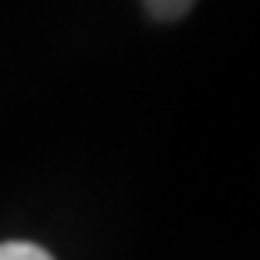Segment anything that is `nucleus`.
<instances>
[{
    "label": "nucleus",
    "instance_id": "obj_1",
    "mask_svg": "<svg viewBox=\"0 0 260 260\" xmlns=\"http://www.w3.org/2000/svg\"><path fill=\"white\" fill-rule=\"evenodd\" d=\"M0 260H54V257L44 247H38V243L7 240V243H0Z\"/></svg>",
    "mask_w": 260,
    "mask_h": 260
},
{
    "label": "nucleus",
    "instance_id": "obj_2",
    "mask_svg": "<svg viewBox=\"0 0 260 260\" xmlns=\"http://www.w3.org/2000/svg\"><path fill=\"white\" fill-rule=\"evenodd\" d=\"M196 0H145V7L152 10L159 20H176V17H183L186 10L193 7Z\"/></svg>",
    "mask_w": 260,
    "mask_h": 260
}]
</instances>
